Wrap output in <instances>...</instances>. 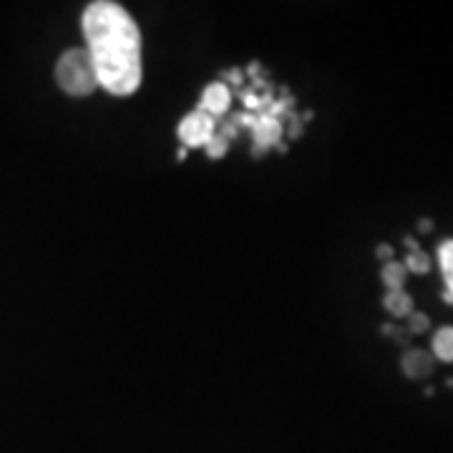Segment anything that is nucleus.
Masks as SVG:
<instances>
[{
	"label": "nucleus",
	"mask_w": 453,
	"mask_h": 453,
	"mask_svg": "<svg viewBox=\"0 0 453 453\" xmlns=\"http://www.w3.org/2000/svg\"><path fill=\"white\" fill-rule=\"evenodd\" d=\"M405 277H408V270H405L400 262H388L386 267H383V282H386V288L391 290V292L403 290Z\"/></svg>",
	"instance_id": "1a4fd4ad"
},
{
	"label": "nucleus",
	"mask_w": 453,
	"mask_h": 453,
	"mask_svg": "<svg viewBox=\"0 0 453 453\" xmlns=\"http://www.w3.org/2000/svg\"><path fill=\"white\" fill-rule=\"evenodd\" d=\"M229 101H232V96H229V88L217 81V83H212V86L204 88L202 106H199V109L207 111L209 116L215 119V116H222V114L229 109Z\"/></svg>",
	"instance_id": "39448f33"
},
{
	"label": "nucleus",
	"mask_w": 453,
	"mask_h": 453,
	"mask_svg": "<svg viewBox=\"0 0 453 453\" xmlns=\"http://www.w3.org/2000/svg\"><path fill=\"white\" fill-rule=\"evenodd\" d=\"M418 226H421V232H431V229H433V222H431V219H421V222H418Z\"/></svg>",
	"instance_id": "a211bd4d"
},
{
	"label": "nucleus",
	"mask_w": 453,
	"mask_h": 453,
	"mask_svg": "<svg viewBox=\"0 0 453 453\" xmlns=\"http://www.w3.org/2000/svg\"><path fill=\"white\" fill-rule=\"evenodd\" d=\"M383 305H386L388 313L395 315V318H405V315L413 313V300H410L403 290H398V292H388Z\"/></svg>",
	"instance_id": "0eeeda50"
},
{
	"label": "nucleus",
	"mask_w": 453,
	"mask_h": 453,
	"mask_svg": "<svg viewBox=\"0 0 453 453\" xmlns=\"http://www.w3.org/2000/svg\"><path fill=\"white\" fill-rule=\"evenodd\" d=\"M252 136H255V156L264 151V149L275 147L277 141L282 139V123L280 119H272L267 114H257L255 123H252Z\"/></svg>",
	"instance_id": "20e7f679"
},
{
	"label": "nucleus",
	"mask_w": 453,
	"mask_h": 453,
	"mask_svg": "<svg viewBox=\"0 0 453 453\" xmlns=\"http://www.w3.org/2000/svg\"><path fill=\"white\" fill-rule=\"evenodd\" d=\"M441 267H443V275H446L448 282V290L443 295V300L453 302V242H443L441 245Z\"/></svg>",
	"instance_id": "9d476101"
},
{
	"label": "nucleus",
	"mask_w": 453,
	"mask_h": 453,
	"mask_svg": "<svg viewBox=\"0 0 453 453\" xmlns=\"http://www.w3.org/2000/svg\"><path fill=\"white\" fill-rule=\"evenodd\" d=\"M226 147H229V141H226L222 134H215L207 141V156L209 159H222L226 154Z\"/></svg>",
	"instance_id": "f8f14e48"
},
{
	"label": "nucleus",
	"mask_w": 453,
	"mask_h": 453,
	"mask_svg": "<svg viewBox=\"0 0 453 453\" xmlns=\"http://www.w3.org/2000/svg\"><path fill=\"white\" fill-rule=\"evenodd\" d=\"M184 156H187V149H179V154H177V159H179V161H184Z\"/></svg>",
	"instance_id": "6ab92c4d"
},
{
	"label": "nucleus",
	"mask_w": 453,
	"mask_h": 453,
	"mask_svg": "<svg viewBox=\"0 0 453 453\" xmlns=\"http://www.w3.org/2000/svg\"><path fill=\"white\" fill-rule=\"evenodd\" d=\"M55 81L68 96H91L98 86L96 68L86 48H71L55 63Z\"/></svg>",
	"instance_id": "f03ea898"
},
{
	"label": "nucleus",
	"mask_w": 453,
	"mask_h": 453,
	"mask_svg": "<svg viewBox=\"0 0 453 453\" xmlns=\"http://www.w3.org/2000/svg\"><path fill=\"white\" fill-rule=\"evenodd\" d=\"M83 36L98 86L114 96L134 93L141 83V36L129 13L109 0L91 3L83 11Z\"/></svg>",
	"instance_id": "f257e3e1"
},
{
	"label": "nucleus",
	"mask_w": 453,
	"mask_h": 453,
	"mask_svg": "<svg viewBox=\"0 0 453 453\" xmlns=\"http://www.w3.org/2000/svg\"><path fill=\"white\" fill-rule=\"evenodd\" d=\"M433 363H435V358L431 356V353L413 348L403 356L400 367H403V373L408 375V378H426V375L433 373Z\"/></svg>",
	"instance_id": "423d86ee"
},
{
	"label": "nucleus",
	"mask_w": 453,
	"mask_h": 453,
	"mask_svg": "<svg viewBox=\"0 0 453 453\" xmlns=\"http://www.w3.org/2000/svg\"><path fill=\"white\" fill-rule=\"evenodd\" d=\"M375 255H378V259H383V262H393V247L391 245H378V250H375Z\"/></svg>",
	"instance_id": "2eb2a0df"
},
{
	"label": "nucleus",
	"mask_w": 453,
	"mask_h": 453,
	"mask_svg": "<svg viewBox=\"0 0 453 453\" xmlns=\"http://www.w3.org/2000/svg\"><path fill=\"white\" fill-rule=\"evenodd\" d=\"M433 353L438 360L453 363V327H441L433 337Z\"/></svg>",
	"instance_id": "6e6552de"
},
{
	"label": "nucleus",
	"mask_w": 453,
	"mask_h": 453,
	"mask_svg": "<svg viewBox=\"0 0 453 453\" xmlns=\"http://www.w3.org/2000/svg\"><path fill=\"white\" fill-rule=\"evenodd\" d=\"M428 325H431V320L426 318V315H421V313H410L408 330L413 332V335H421V332H426V330H428Z\"/></svg>",
	"instance_id": "ddd939ff"
},
{
	"label": "nucleus",
	"mask_w": 453,
	"mask_h": 453,
	"mask_svg": "<svg viewBox=\"0 0 453 453\" xmlns=\"http://www.w3.org/2000/svg\"><path fill=\"white\" fill-rule=\"evenodd\" d=\"M212 136H215V119L202 109L191 111L189 116L182 119V123H179V139H182L184 149L207 147Z\"/></svg>",
	"instance_id": "7ed1b4c3"
},
{
	"label": "nucleus",
	"mask_w": 453,
	"mask_h": 453,
	"mask_svg": "<svg viewBox=\"0 0 453 453\" xmlns=\"http://www.w3.org/2000/svg\"><path fill=\"white\" fill-rule=\"evenodd\" d=\"M222 79L229 81V83H234V86H237V83H242V71H239V68H232V71H224V74H222Z\"/></svg>",
	"instance_id": "dca6fc26"
},
{
	"label": "nucleus",
	"mask_w": 453,
	"mask_h": 453,
	"mask_svg": "<svg viewBox=\"0 0 453 453\" xmlns=\"http://www.w3.org/2000/svg\"><path fill=\"white\" fill-rule=\"evenodd\" d=\"M403 267L408 272H416V275H426V272L431 270V259L426 252H410Z\"/></svg>",
	"instance_id": "9b49d317"
},
{
	"label": "nucleus",
	"mask_w": 453,
	"mask_h": 453,
	"mask_svg": "<svg viewBox=\"0 0 453 453\" xmlns=\"http://www.w3.org/2000/svg\"><path fill=\"white\" fill-rule=\"evenodd\" d=\"M242 101H245V106H247L250 111L262 109V96H255V93H250V91L242 93Z\"/></svg>",
	"instance_id": "4468645a"
},
{
	"label": "nucleus",
	"mask_w": 453,
	"mask_h": 453,
	"mask_svg": "<svg viewBox=\"0 0 453 453\" xmlns=\"http://www.w3.org/2000/svg\"><path fill=\"white\" fill-rule=\"evenodd\" d=\"M403 242H405V247H408L410 252H421V247H418V242L413 237H405Z\"/></svg>",
	"instance_id": "f3484780"
}]
</instances>
